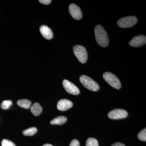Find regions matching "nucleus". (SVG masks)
Returning a JSON list of instances; mask_svg holds the SVG:
<instances>
[{
    "label": "nucleus",
    "instance_id": "22",
    "mask_svg": "<svg viewBox=\"0 0 146 146\" xmlns=\"http://www.w3.org/2000/svg\"><path fill=\"white\" fill-rule=\"evenodd\" d=\"M111 146H125V145L120 142H117V143H115L112 144Z\"/></svg>",
    "mask_w": 146,
    "mask_h": 146
},
{
    "label": "nucleus",
    "instance_id": "18",
    "mask_svg": "<svg viewBox=\"0 0 146 146\" xmlns=\"http://www.w3.org/2000/svg\"><path fill=\"white\" fill-rule=\"evenodd\" d=\"M138 138L139 140L141 141H146V129H144L141 131L138 135Z\"/></svg>",
    "mask_w": 146,
    "mask_h": 146
},
{
    "label": "nucleus",
    "instance_id": "21",
    "mask_svg": "<svg viewBox=\"0 0 146 146\" xmlns=\"http://www.w3.org/2000/svg\"><path fill=\"white\" fill-rule=\"evenodd\" d=\"M39 1L41 3L45 5H48L50 4L51 2V0H39Z\"/></svg>",
    "mask_w": 146,
    "mask_h": 146
},
{
    "label": "nucleus",
    "instance_id": "8",
    "mask_svg": "<svg viewBox=\"0 0 146 146\" xmlns=\"http://www.w3.org/2000/svg\"><path fill=\"white\" fill-rule=\"evenodd\" d=\"M69 12L74 19L80 20L82 16V13L80 8L75 4H71L69 6Z\"/></svg>",
    "mask_w": 146,
    "mask_h": 146
},
{
    "label": "nucleus",
    "instance_id": "13",
    "mask_svg": "<svg viewBox=\"0 0 146 146\" xmlns=\"http://www.w3.org/2000/svg\"><path fill=\"white\" fill-rule=\"evenodd\" d=\"M67 120V118L65 116H58L52 120L50 123L52 125H62L65 123Z\"/></svg>",
    "mask_w": 146,
    "mask_h": 146
},
{
    "label": "nucleus",
    "instance_id": "5",
    "mask_svg": "<svg viewBox=\"0 0 146 146\" xmlns=\"http://www.w3.org/2000/svg\"><path fill=\"white\" fill-rule=\"evenodd\" d=\"M138 22V19L133 16H127L121 18L117 22L118 26L123 28H127L134 25Z\"/></svg>",
    "mask_w": 146,
    "mask_h": 146
},
{
    "label": "nucleus",
    "instance_id": "14",
    "mask_svg": "<svg viewBox=\"0 0 146 146\" xmlns=\"http://www.w3.org/2000/svg\"><path fill=\"white\" fill-rule=\"evenodd\" d=\"M17 104L20 107L25 109H28L30 108L31 105V102L28 100H20L17 101Z\"/></svg>",
    "mask_w": 146,
    "mask_h": 146
},
{
    "label": "nucleus",
    "instance_id": "23",
    "mask_svg": "<svg viewBox=\"0 0 146 146\" xmlns=\"http://www.w3.org/2000/svg\"><path fill=\"white\" fill-rule=\"evenodd\" d=\"M43 146H53L52 145H51L49 144H46L44 145Z\"/></svg>",
    "mask_w": 146,
    "mask_h": 146
},
{
    "label": "nucleus",
    "instance_id": "2",
    "mask_svg": "<svg viewBox=\"0 0 146 146\" xmlns=\"http://www.w3.org/2000/svg\"><path fill=\"white\" fill-rule=\"evenodd\" d=\"M80 81L85 88L91 91H96L100 89L98 84L88 76H81L80 78Z\"/></svg>",
    "mask_w": 146,
    "mask_h": 146
},
{
    "label": "nucleus",
    "instance_id": "16",
    "mask_svg": "<svg viewBox=\"0 0 146 146\" xmlns=\"http://www.w3.org/2000/svg\"><path fill=\"white\" fill-rule=\"evenodd\" d=\"M86 146H99L98 142L95 138H89L86 141Z\"/></svg>",
    "mask_w": 146,
    "mask_h": 146
},
{
    "label": "nucleus",
    "instance_id": "4",
    "mask_svg": "<svg viewBox=\"0 0 146 146\" xmlns=\"http://www.w3.org/2000/svg\"><path fill=\"white\" fill-rule=\"evenodd\" d=\"M103 78L104 80L112 87L117 89L121 88V83L119 80L114 74L106 72L104 74Z\"/></svg>",
    "mask_w": 146,
    "mask_h": 146
},
{
    "label": "nucleus",
    "instance_id": "20",
    "mask_svg": "<svg viewBox=\"0 0 146 146\" xmlns=\"http://www.w3.org/2000/svg\"><path fill=\"white\" fill-rule=\"evenodd\" d=\"M70 146H80L79 142L77 139H74L71 142Z\"/></svg>",
    "mask_w": 146,
    "mask_h": 146
},
{
    "label": "nucleus",
    "instance_id": "12",
    "mask_svg": "<svg viewBox=\"0 0 146 146\" xmlns=\"http://www.w3.org/2000/svg\"><path fill=\"white\" fill-rule=\"evenodd\" d=\"M42 106L38 103H35L31 107V111L35 116H37L41 114L42 112Z\"/></svg>",
    "mask_w": 146,
    "mask_h": 146
},
{
    "label": "nucleus",
    "instance_id": "17",
    "mask_svg": "<svg viewBox=\"0 0 146 146\" xmlns=\"http://www.w3.org/2000/svg\"><path fill=\"white\" fill-rule=\"evenodd\" d=\"M12 102L11 101L8 100L3 101L1 104V108L3 109H7L10 107L12 104Z\"/></svg>",
    "mask_w": 146,
    "mask_h": 146
},
{
    "label": "nucleus",
    "instance_id": "6",
    "mask_svg": "<svg viewBox=\"0 0 146 146\" xmlns=\"http://www.w3.org/2000/svg\"><path fill=\"white\" fill-rule=\"evenodd\" d=\"M128 113L123 109H116L111 110L108 113V117L112 119H119L126 117Z\"/></svg>",
    "mask_w": 146,
    "mask_h": 146
},
{
    "label": "nucleus",
    "instance_id": "9",
    "mask_svg": "<svg viewBox=\"0 0 146 146\" xmlns=\"http://www.w3.org/2000/svg\"><path fill=\"white\" fill-rule=\"evenodd\" d=\"M146 36L143 35H139L134 36L129 42V45L133 47L141 46L145 44Z\"/></svg>",
    "mask_w": 146,
    "mask_h": 146
},
{
    "label": "nucleus",
    "instance_id": "3",
    "mask_svg": "<svg viewBox=\"0 0 146 146\" xmlns=\"http://www.w3.org/2000/svg\"><path fill=\"white\" fill-rule=\"evenodd\" d=\"M74 52L79 61L82 63H86L88 58L87 51L83 46L76 45L73 48Z\"/></svg>",
    "mask_w": 146,
    "mask_h": 146
},
{
    "label": "nucleus",
    "instance_id": "11",
    "mask_svg": "<svg viewBox=\"0 0 146 146\" xmlns=\"http://www.w3.org/2000/svg\"><path fill=\"white\" fill-rule=\"evenodd\" d=\"M39 30L41 34L45 39H52L53 36L52 31L46 25H42L40 27Z\"/></svg>",
    "mask_w": 146,
    "mask_h": 146
},
{
    "label": "nucleus",
    "instance_id": "1",
    "mask_svg": "<svg viewBox=\"0 0 146 146\" xmlns=\"http://www.w3.org/2000/svg\"><path fill=\"white\" fill-rule=\"evenodd\" d=\"M96 39L98 44L101 46H107L109 43V39L106 32L100 25L96 26L95 28Z\"/></svg>",
    "mask_w": 146,
    "mask_h": 146
},
{
    "label": "nucleus",
    "instance_id": "15",
    "mask_svg": "<svg viewBox=\"0 0 146 146\" xmlns=\"http://www.w3.org/2000/svg\"><path fill=\"white\" fill-rule=\"evenodd\" d=\"M37 129L35 127H32L23 131V134L25 136H31L34 135L37 132Z\"/></svg>",
    "mask_w": 146,
    "mask_h": 146
},
{
    "label": "nucleus",
    "instance_id": "10",
    "mask_svg": "<svg viewBox=\"0 0 146 146\" xmlns=\"http://www.w3.org/2000/svg\"><path fill=\"white\" fill-rule=\"evenodd\" d=\"M73 106V103L68 99H61L58 102V109L60 111H64L71 108Z\"/></svg>",
    "mask_w": 146,
    "mask_h": 146
},
{
    "label": "nucleus",
    "instance_id": "7",
    "mask_svg": "<svg viewBox=\"0 0 146 146\" xmlns=\"http://www.w3.org/2000/svg\"><path fill=\"white\" fill-rule=\"evenodd\" d=\"M63 85L64 89L69 94L74 95H78L80 93V90L77 86L74 84L67 80H64L63 82Z\"/></svg>",
    "mask_w": 146,
    "mask_h": 146
},
{
    "label": "nucleus",
    "instance_id": "19",
    "mask_svg": "<svg viewBox=\"0 0 146 146\" xmlns=\"http://www.w3.org/2000/svg\"><path fill=\"white\" fill-rule=\"evenodd\" d=\"M2 146H16L15 144L11 141L7 139H3L2 141Z\"/></svg>",
    "mask_w": 146,
    "mask_h": 146
}]
</instances>
